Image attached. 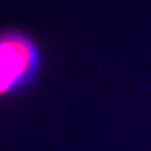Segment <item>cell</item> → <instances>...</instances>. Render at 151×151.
<instances>
[{
	"label": "cell",
	"mask_w": 151,
	"mask_h": 151,
	"mask_svg": "<svg viewBox=\"0 0 151 151\" xmlns=\"http://www.w3.org/2000/svg\"><path fill=\"white\" fill-rule=\"evenodd\" d=\"M32 60L33 53L28 41L19 37L0 39V94L27 74Z\"/></svg>",
	"instance_id": "1"
}]
</instances>
